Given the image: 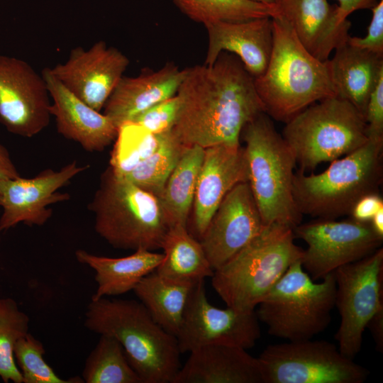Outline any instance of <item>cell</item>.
<instances>
[{
    "label": "cell",
    "instance_id": "cell-18",
    "mask_svg": "<svg viewBox=\"0 0 383 383\" xmlns=\"http://www.w3.org/2000/svg\"><path fill=\"white\" fill-rule=\"evenodd\" d=\"M248 182L244 148L219 144L204 148L193 202L192 230L199 240L227 193Z\"/></svg>",
    "mask_w": 383,
    "mask_h": 383
},
{
    "label": "cell",
    "instance_id": "cell-30",
    "mask_svg": "<svg viewBox=\"0 0 383 383\" xmlns=\"http://www.w3.org/2000/svg\"><path fill=\"white\" fill-rule=\"evenodd\" d=\"M185 147L172 131L165 133L154 152L133 170L118 177L159 197Z\"/></svg>",
    "mask_w": 383,
    "mask_h": 383
},
{
    "label": "cell",
    "instance_id": "cell-29",
    "mask_svg": "<svg viewBox=\"0 0 383 383\" xmlns=\"http://www.w3.org/2000/svg\"><path fill=\"white\" fill-rule=\"evenodd\" d=\"M86 383H143L130 365L121 343L113 336L100 335L87 357L82 372Z\"/></svg>",
    "mask_w": 383,
    "mask_h": 383
},
{
    "label": "cell",
    "instance_id": "cell-31",
    "mask_svg": "<svg viewBox=\"0 0 383 383\" xmlns=\"http://www.w3.org/2000/svg\"><path fill=\"white\" fill-rule=\"evenodd\" d=\"M192 20L204 25L215 21H243L272 17L273 5L251 0H173Z\"/></svg>",
    "mask_w": 383,
    "mask_h": 383
},
{
    "label": "cell",
    "instance_id": "cell-3",
    "mask_svg": "<svg viewBox=\"0 0 383 383\" xmlns=\"http://www.w3.org/2000/svg\"><path fill=\"white\" fill-rule=\"evenodd\" d=\"M85 327L114 337L143 383H172L180 368L176 336L162 328L140 301L91 299Z\"/></svg>",
    "mask_w": 383,
    "mask_h": 383
},
{
    "label": "cell",
    "instance_id": "cell-42",
    "mask_svg": "<svg viewBox=\"0 0 383 383\" xmlns=\"http://www.w3.org/2000/svg\"><path fill=\"white\" fill-rule=\"evenodd\" d=\"M370 223L374 231L383 237V208L374 215Z\"/></svg>",
    "mask_w": 383,
    "mask_h": 383
},
{
    "label": "cell",
    "instance_id": "cell-33",
    "mask_svg": "<svg viewBox=\"0 0 383 383\" xmlns=\"http://www.w3.org/2000/svg\"><path fill=\"white\" fill-rule=\"evenodd\" d=\"M28 328L29 317L19 309L16 301L0 298V377L6 383H23L13 348L19 338L28 333Z\"/></svg>",
    "mask_w": 383,
    "mask_h": 383
},
{
    "label": "cell",
    "instance_id": "cell-13",
    "mask_svg": "<svg viewBox=\"0 0 383 383\" xmlns=\"http://www.w3.org/2000/svg\"><path fill=\"white\" fill-rule=\"evenodd\" d=\"M255 310L220 309L206 297L204 280L196 282L189 294L179 330L176 335L181 353L204 345L225 344L250 349L260 338Z\"/></svg>",
    "mask_w": 383,
    "mask_h": 383
},
{
    "label": "cell",
    "instance_id": "cell-14",
    "mask_svg": "<svg viewBox=\"0 0 383 383\" xmlns=\"http://www.w3.org/2000/svg\"><path fill=\"white\" fill-rule=\"evenodd\" d=\"M47 84L25 60L0 54V123L10 133L32 138L50 123Z\"/></svg>",
    "mask_w": 383,
    "mask_h": 383
},
{
    "label": "cell",
    "instance_id": "cell-43",
    "mask_svg": "<svg viewBox=\"0 0 383 383\" xmlns=\"http://www.w3.org/2000/svg\"><path fill=\"white\" fill-rule=\"evenodd\" d=\"M257 2H260L267 5H274L277 0H251Z\"/></svg>",
    "mask_w": 383,
    "mask_h": 383
},
{
    "label": "cell",
    "instance_id": "cell-4",
    "mask_svg": "<svg viewBox=\"0 0 383 383\" xmlns=\"http://www.w3.org/2000/svg\"><path fill=\"white\" fill-rule=\"evenodd\" d=\"M293 229L272 223L226 262L214 270L212 287L226 306L255 310L259 303L294 262L301 260L304 249L294 243Z\"/></svg>",
    "mask_w": 383,
    "mask_h": 383
},
{
    "label": "cell",
    "instance_id": "cell-2",
    "mask_svg": "<svg viewBox=\"0 0 383 383\" xmlns=\"http://www.w3.org/2000/svg\"><path fill=\"white\" fill-rule=\"evenodd\" d=\"M273 45L267 66L254 78L265 113L287 123L312 104L335 96L328 60L311 55L281 16L272 17Z\"/></svg>",
    "mask_w": 383,
    "mask_h": 383
},
{
    "label": "cell",
    "instance_id": "cell-41",
    "mask_svg": "<svg viewBox=\"0 0 383 383\" xmlns=\"http://www.w3.org/2000/svg\"><path fill=\"white\" fill-rule=\"evenodd\" d=\"M378 351L383 352V307L379 309L367 323Z\"/></svg>",
    "mask_w": 383,
    "mask_h": 383
},
{
    "label": "cell",
    "instance_id": "cell-32",
    "mask_svg": "<svg viewBox=\"0 0 383 383\" xmlns=\"http://www.w3.org/2000/svg\"><path fill=\"white\" fill-rule=\"evenodd\" d=\"M162 135L152 133L133 122L123 123L118 128L110 168L120 177L128 172L155 151Z\"/></svg>",
    "mask_w": 383,
    "mask_h": 383
},
{
    "label": "cell",
    "instance_id": "cell-34",
    "mask_svg": "<svg viewBox=\"0 0 383 383\" xmlns=\"http://www.w3.org/2000/svg\"><path fill=\"white\" fill-rule=\"evenodd\" d=\"M43 345L29 333L19 338L13 348L23 383H82L79 377L64 379L45 361Z\"/></svg>",
    "mask_w": 383,
    "mask_h": 383
},
{
    "label": "cell",
    "instance_id": "cell-27",
    "mask_svg": "<svg viewBox=\"0 0 383 383\" xmlns=\"http://www.w3.org/2000/svg\"><path fill=\"white\" fill-rule=\"evenodd\" d=\"M195 283L171 280L154 271L144 277L133 291L152 318L176 336Z\"/></svg>",
    "mask_w": 383,
    "mask_h": 383
},
{
    "label": "cell",
    "instance_id": "cell-36",
    "mask_svg": "<svg viewBox=\"0 0 383 383\" xmlns=\"http://www.w3.org/2000/svg\"><path fill=\"white\" fill-rule=\"evenodd\" d=\"M372 16L365 37L349 36L348 42L355 47L383 55V0L372 9Z\"/></svg>",
    "mask_w": 383,
    "mask_h": 383
},
{
    "label": "cell",
    "instance_id": "cell-24",
    "mask_svg": "<svg viewBox=\"0 0 383 383\" xmlns=\"http://www.w3.org/2000/svg\"><path fill=\"white\" fill-rule=\"evenodd\" d=\"M334 51L328 65L335 96L351 103L365 117L370 93L383 74V55L348 41Z\"/></svg>",
    "mask_w": 383,
    "mask_h": 383
},
{
    "label": "cell",
    "instance_id": "cell-25",
    "mask_svg": "<svg viewBox=\"0 0 383 383\" xmlns=\"http://www.w3.org/2000/svg\"><path fill=\"white\" fill-rule=\"evenodd\" d=\"M75 256L79 262L87 265L96 272L97 289L91 299L133 290L144 277L156 270L164 258L163 253L143 248L123 257L99 256L84 250H77Z\"/></svg>",
    "mask_w": 383,
    "mask_h": 383
},
{
    "label": "cell",
    "instance_id": "cell-23",
    "mask_svg": "<svg viewBox=\"0 0 383 383\" xmlns=\"http://www.w3.org/2000/svg\"><path fill=\"white\" fill-rule=\"evenodd\" d=\"M168 63L162 68L135 77L123 76L104 106V114L118 128L150 106L174 96L184 77Z\"/></svg>",
    "mask_w": 383,
    "mask_h": 383
},
{
    "label": "cell",
    "instance_id": "cell-15",
    "mask_svg": "<svg viewBox=\"0 0 383 383\" xmlns=\"http://www.w3.org/2000/svg\"><path fill=\"white\" fill-rule=\"evenodd\" d=\"M89 168L70 162L60 170L46 169L32 178L21 176L4 181L0 184V231L19 223L28 226H43L51 217V204L67 201L70 196L58 190Z\"/></svg>",
    "mask_w": 383,
    "mask_h": 383
},
{
    "label": "cell",
    "instance_id": "cell-21",
    "mask_svg": "<svg viewBox=\"0 0 383 383\" xmlns=\"http://www.w3.org/2000/svg\"><path fill=\"white\" fill-rule=\"evenodd\" d=\"M204 26L208 35L205 65H212L222 52H227L237 56L254 78L263 74L273 45L271 17L215 21Z\"/></svg>",
    "mask_w": 383,
    "mask_h": 383
},
{
    "label": "cell",
    "instance_id": "cell-28",
    "mask_svg": "<svg viewBox=\"0 0 383 383\" xmlns=\"http://www.w3.org/2000/svg\"><path fill=\"white\" fill-rule=\"evenodd\" d=\"M204 148L186 146L158 197L169 226H187Z\"/></svg>",
    "mask_w": 383,
    "mask_h": 383
},
{
    "label": "cell",
    "instance_id": "cell-19",
    "mask_svg": "<svg viewBox=\"0 0 383 383\" xmlns=\"http://www.w3.org/2000/svg\"><path fill=\"white\" fill-rule=\"evenodd\" d=\"M273 6L274 16L282 17L304 48L319 60H328L348 40L350 21L328 0H277Z\"/></svg>",
    "mask_w": 383,
    "mask_h": 383
},
{
    "label": "cell",
    "instance_id": "cell-5",
    "mask_svg": "<svg viewBox=\"0 0 383 383\" xmlns=\"http://www.w3.org/2000/svg\"><path fill=\"white\" fill-rule=\"evenodd\" d=\"M383 139L368 138L353 152L331 162L323 172L294 173L293 196L302 215L336 219L350 215L357 201L379 193L382 182Z\"/></svg>",
    "mask_w": 383,
    "mask_h": 383
},
{
    "label": "cell",
    "instance_id": "cell-35",
    "mask_svg": "<svg viewBox=\"0 0 383 383\" xmlns=\"http://www.w3.org/2000/svg\"><path fill=\"white\" fill-rule=\"evenodd\" d=\"M179 111V102L175 94L150 106L133 118L131 122L143 126L152 133L162 134L172 131Z\"/></svg>",
    "mask_w": 383,
    "mask_h": 383
},
{
    "label": "cell",
    "instance_id": "cell-12",
    "mask_svg": "<svg viewBox=\"0 0 383 383\" xmlns=\"http://www.w3.org/2000/svg\"><path fill=\"white\" fill-rule=\"evenodd\" d=\"M293 232L308 245L301 264L313 281L367 257L382 248L383 242V237L374 231L370 222L353 218H316L301 223Z\"/></svg>",
    "mask_w": 383,
    "mask_h": 383
},
{
    "label": "cell",
    "instance_id": "cell-17",
    "mask_svg": "<svg viewBox=\"0 0 383 383\" xmlns=\"http://www.w3.org/2000/svg\"><path fill=\"white\" fill-rule=\"evenodd\" d=\"M248 182L225 196L199 241L213 270L248 244L265 228Z\"/></svg>",
    "mask_w": 383,
    "mask_h": 383
},
{
    "label": "cell",
    "instance_id": "cell-11",
    "mask_svg": "<svg viewBox=\"0 0 383 383\" xmlns=\"http://www.w3.org/2000/svg\"><path fill=\"white\" fill-rule=\"evenodd\" d=\"M335 301L340 322L335 338L338 349L353 359L360 352L363 333L376 312L383 307V249L333 272Z\"/></svg>",
    "mask_w": 383,
    "mask_h": 383
},
{
    "label": "cell",
    "instance_id": "cell-39",
    "mask_svg": "<svg viewBox=\"0 0 383 383\" xmlns=\"http://www.w3.org/2000/svg\"><path fill=\"white\" fill-rule=\"evenodd\" d=\"M338 10L343 18L357 10L372 9L380 0H337Z\"/></svg>",
    "mask_w": 383,
    "mask_h": 383
},
{
    "label": "cell",
    "instance_id": "cell-10",
    "mask_svg": "<svg viewBox=\"0 0 383 383\" xmlns=\"http://www.w3.org/2000/svg\"><path fill=\"white\" fill-rule=\"evenodd\" d=\"M257 358L263 383H362L370 375L323 340L270 345Z\"/></svg>",
    "mask_w": 383,
    "mask_h": 383
},
{
    "label": "cell",
    "instance_id": "cell-38",
    "mask_svg": "<svg viewBox=\"0 0 383 383\" xmlns=\"http://www.w3.org/2000/svg\"><path fill=\"white\" fill-rule=\"evenodd\" d=\"M383 208V199L379 193L366 194L359 199L351 209V218L360 222H370L374 215Z\"/></svg>",
    "mask_w": 383,
    "mask_h": 383
},
{
    "label": "cell",
    "instance_id": "cell-16",
    "mask_svg": "<svg viewBox=\"0 0 383 383\" xmlns=\"http://www.w3.org/2000/svg\"><path fill=\"white\" fill-rule=\"evenodd\" d=\"M129 62L119 50L99 40L88 50L72 48L66 62L50 71L74 96L101 111Z\"/></svg>",
    "mask_w": 383,
    "mask_h": 383
},
{
    "label": "cell",
    "instance_id": "cell-20",
    "mask_svg": "<svg viewBox=\"0 0 383 383\" xmlns=\"http://www.w3.org/2000/svg\"><path fill=\"white\" fill-rule=\"evenodd\" d=\"M41 73L52 100L50 112L55 118L60 134L88 152H101L115 140L118 128L108 116L66 89L50 67L43 69Z\"/></svg>",
    "mask_w": 383,
    "mask_h": 383
},
{
    "label": "cell",
    "instance_id": "cell-26",
    "mask_svg": "<svg viewBox=\"0 0 383 383\" xmlns=\"http://www.w3.org/2000/svg\"><path fill=\"white\" fill-rule=\"evenodd\" d=\"M164 258L155 272L160 276L177 282L195 283L211 278V267L202 245L187 230L177 224L169 228L161 248Z\"/></svg>",
    "mask_w": 383,
    "mask_h": 383
},
{
    "label": "cell",
    "instance_id": "cell-44",
    "mask_svg": "<svg viewBox=\"0 0 383 383\" xmlns=\"http://www.w3.org/2000/svg\"><path fill=\"white\" fill-rule=\"evenodd\" d=\"M0 240H1V237H0Z\"/></svg>",
    "mask_w": 383,
    "mask_h": 383
},
{
    "label": "cell",
    "instance_id": "cell-22",
    "mask_svg": "<svg viewBox=\"0 0 383 383\" xmlns=\"http://www.w3.org/2000/svg\"><path fill=\"white\" fill-rule=\"evenodd\" d=\"M189 353L172 383H263L259 360L246 349L211 344Z\"/></svg>",
    "mask_w": 383,
    "mask_h": 383
},
{
    "label": "cell",
    "instance_id": "cell-8",
    "mask_svg": "<svg viewBox=\"0 0 383 383\" xmlns=\"http://www.w3.org/2000/svg\"><path fill=\"white\" fill-rule=\"evenodd\" d=\"M335 292L333 272L316 283L298 260L289 267L255 311L271 335L292 342L309 340L330 324Z\"/></svg>",
    "mask_w": 383,
    "mask_h": 383
},
{
    "label": "cell",
    "instance_id": "cell-37",
    "mask_svg": "<svg viewBox=\"0 0 383 383\" xmlns=\"http://www.w3.org/2000/svg\"><path fill=\"white\" fill-rule=\"evenodd\" d=\"M365 119L368 138L383 139V74L370 93Z\"/></svg>",
    "mask_w": 383,
    "mask_h": 383
},
{
    "label": "cell",
    "instance_id": "cell-1",
    "mask_svg": "<svg viewBox=\"0 0 383 383\" xmlns=\"http://www.w3.org/2000/svg\"><path fill=\"white\" fill-rule=\"evenodd\" d=\"M176 95L179 111L172 133L185 146L240 145L245 126L265 113L254 77L227 52L212 65L186 68Z\"/></svg>",
    "mask_w": 383,
    "mask_h": 383
},
{
    "label": "cell",
    "instance_id": "cell-7",
    "mask_svg": "<svg viewBox=\"0 0 383 383\" xmlns=\"http://www.w3.org/2000/svg\"><path fill=\"white\" fill-rule=\"evenodd\" d=\"M88 209L94 213L96 232L117 249H159L170 228L158 197L110 167L101 174Z\"/></svg>",
    "mask_w": 383,
    "mask_h": 383
},
{
    "label": "cell",
    "instance_id": "cell-6",
    "mask_svg": "<svg viewBox=\"0 0 383 383\" xmlns=\"http://www.w3.org/2000/svg\"><path fill=\"white\" fill-rule=\"evenodd\" d=\"M240 136L245 143L248 183L263 223L294 229L303 215L293 196L296 161L292 150L265 113L248 123Z\"/></svg>",
    "mask_w": 383,
    "mask_h": 383
},
{
    "label": "cell",
    "instance_id": "cell-40",
    "mask_svg": "<svg viewBox=\"0 0 383 383\" xmlns=\"http://www.w3.org/2000/svg\"><path fill=\"white\" fill-rule=\"evenodd\" d=\"M20 177L9 151L0 144V184L5 180Z\"/></svg>",
    "mask_w": 383,
    "mask_h": 383
},
{
    "label": "cell",
    "instance_id": "cell-9",
    "mask_svg": "<svg viewBox=\"0 0 383 383\" xmlns=\"http://www.w3.org/2000/svg\"><path fill=\"white\" fill-rule=\"evenodd\" d=\"M281 135L304 172L353 152L368 140L364 116L337 96L304 109L285 123Z\"/></svg>",
    "mask_w": 383,
    "mask_h": 383
}]
</instances>
